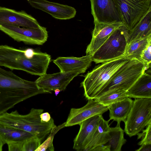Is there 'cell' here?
<instances>
[{
  "label": "cell",
  "mask_w": 151,
  "mask_h": 151,
  "mask_svg": "<svg viewBox=\"0 0 151 151\" xmlns=\"http://www.w3.org/2000/svg\"><path fill=\"white\" fill-rule=\"evenodd\" d=\"M133 101L129 97L108 106L109 120L120 123L125 122L132 107Z\"/></svg>",
  "instance_id": "cell-19"
},
{
  "label": "cell",
  "mask_w": 151,
  "mask_h": 151,
  "mask_svg": "<svg viewBox=\"0 0 151 151\" xmlns=\"http://www.w3.org/2000/svg\"><path fill=\"white\" fill-rule=\"evenodd\" d=\"M151 42V35L133 40L127 44L124 58L129 60H140L143 51Z\"/></svg>",
  "instance_id": "cell-22"
},
{
  "label": "cell",
  "mask_w": 151,
  "mask_h": 151,
  "mask_svg": "<svg viewBox=\"0 0 151 151\" xmlns=\"http://www.w3.org/2000/svg\"><path fill=\"white\" fill-rule=\"evenodd\" d=\"M102 114H98L83 121L79 125L80 128L74 139L73 148L83 151L91 141L96 130Z\"/></svg>",
  "instance_id": "cell-16"
},
{
  "label": "cell",
  "mask_w": 151,
  "mask_h": 151,
  "mask_svg": "<svg viewBox=\"0 0 151 151\" xmlns=\"http://www.w3.org/2000/svg\"><path fill=\"white\" fill-rule=\"evenodd\" d=\"M41 121L43 122H48L52 119L49 113H42L40 115Z\"/></svg>",
  "instance_id": "cell-32"
},
{
  "label": "cell",
  "mask_w": 151,
  "mask_h": 151,
  "mask_svg": "<svg viewBox=\"0 0 151 151\" xmlns=\"http://www.w3.org/2000/svg\"><path fill=\"white\" fill-rule=\"evenodd\" d=\"M32 7L42 10L55 18L67 20L74 17L76 9L67 5L50 1L47 0H27Z\"/></svg>",
  "instance_id": "cell-13"
},
{
  "label": "cell",
  "mask_w": 151,
  "mask_h": 151,
  "mask_svg": "<svg viewBox=\"0 0 151 151\" xmlns=\"http://www.w3.org/2000/svg\"><path fill=\"white\" fill-rule=\"evenodd\" d=\"M146 70L141 60H128L114 73L96 99L117 90L127 91Z\"/></svg>",
  "instance_id": "cell-4"
},
{
  "label": "cell",
  "mask_w": 151,
  "mask_h": 151,
  "mask_svg": "<svg viewBox=\"0 0 151 151\" xmlns=\"http://www.w3.org/2000/svg\"><path fill=\"white\" fill-rule=\"evenodd\" d=\"M124 26L129 31L151 9V0H115Z\"/></svg>",
  "instance_id": "cell-7"
},
{
  "label": "cell",
  "mask_w": 151,
  "mask_h": 151,
  "mask_svg": "<svg viewBox=\"0 0 151 151\" xmlns=\"http://www.w3.org/2000/svg\"><path fill=\"white\" fill-rule=\"evenodd\" d=\"M88 100L87 103L83 106L70 109L65 127L79 125L85 120L98 114L102 115L108 110V106L97 100L90 99Z\"/></svg>",
  "instance_id": "cell-12"
},
{
  "label": "cell",
  "mask_w": 151,
  "mask_h": 151,
  "mask_svg": "<svg viewBox=\"0 0 151 151\" xmlns=\"http://www.w3.org/2000/svg\"><path fill=\"white\" fill-rule=\"evenodd\" d=\"M145 71L127 91L131 98H151V75Z\"/></svg>",
  "instance_id": "cell-18"
},
{
  "label": "cell",
  "mask_w": 151,
  "mask_h": 151,
  "mask_svg": "<svg viewBox=\"0 0 151 151\" xmlns=\"http://www.w3.org/2000/svg\"><path fill=\"white\" fill-rule=\"evenodd\" d=\"M94 24L92 39L86 50V55H93L115 30L124 25L122 22L95 23Z\"/></svg>",
  "instance_id": "cell-14"
},
{
  "label": "cell",
  "mask_w": 151,
  "mask_h": 151,
  "mask_svg": "<svg viewBox=\"0 0 151 151\" xmlns=\"http://www.w3.org/2000/svg\"><path fill=\"white\" fill-rule=\"evenodd\" d=\"M4 145V144L0 137V151H2L3 147Z\"/></svg>",
  "instance_id": "cell-35"
},
{
  "label": "cell",
  "mask_w": 151,
  "mask_h": 151,
  "mask_svg": "<svg viewBox=\"0 0 151 151\" xmlns=\"http://www.w3.org/2000/svg\"><path fill=\"white\" fill-rule=\"evenodd\" d=\"M0 24L34 28H37L40 26L35 18L24 11H18L1 6Z\"/></svg>",
  "instance_id": "cell-15"
},
{
  "label": "cell",
  "mask_w": 151,
  "mask_h": 151,
  "mask_svg": "<svg viewBox=\"0 0 151 151\" xmlns=\"http://www.w3.org/2000/svg\"><path fill=\"white\" fill-rule=\"evenodd\" d=\"M151 123V98H135L124 122V132L129 137L137 135Z\"/></svg>",
  "instance_id": "cell-6"
},
{
  "label": "cell",
  "mask_w": 151,
  "mask_h": 151,
  "mask_svg": "<svg viewBox=\"0 0 151 151\" xmlns=\"http://www.w3.org/2000/svg\"><path fill=\"white\" fill-rule=\"evenodd\" d=\"M0 88L20 91L39 94L45 91L40 88L35 81L22 78L12 71L5 70L0 66Z\"/></svg>",
  "instance_id": "cell-11"
},
{
  "label": "cell",
  "mask_w": 151,
  "mask_h": 151,
  "mask_svg": "<svg viewBox=\"0 0 151 151\" xmlns=\"http://www.w3.org/2000/svg\"><path fill=\"white\" fill-rule=\"evenodd\" d=\"M23 142H13L7 144L9 151H22Z\"/></svg>",
  "instance_id": "cell-31"
},
{
  "label": "cell",
  "mask_w": 151,
  "mask_h": 151,
  "mask_svg": "<svg viewBox=\"0 0 151 151\" xmlns=\"http://www.w3.org/2000/svg\"><path fill=\"white\" fill-rule=\"evenodd\" d=\"M140 60L145 63L147 70L151 67V43L143 51L141 56Z\"/></svg>",
  "instance_id": "cell-29"
},
{
  "label": "cell",
  "mask_w": 151,
  "mask_h": 151,
  "mask_svg": "<svg viewBox=\"0 0 151 151\" xmlns=\"http://www.w3.org/2000/svg\"><path fill=\"white\" fill-rule=\"evenodd\" d=\"M128 97L127 91L119 89L104 95L95 99L104 105L108 106Z\"/></svg>",
  "instance_id": "cell-25"
},
{
  "label": "cell",
  "mask_w": 151,
  "mask_h": 151,
  "mask_svg": "<svg viewBox=\"0 0 151 151\" xmlns=\"http://www.w3.org/2000/svg\"><path fill=\"white\" fill-rule=\"evenodd\" d=\"M33 136L27 132L0 123V137L4 144L13 142H24Z\"/></svg>",
  "instance_id": "cell-20"
},
{
  "label": "cell",
  "mask_w": 151,
  "mask_h": 151,
  "mask_svg": "<svg viewBox=\"0 0 151 151\" xmlns=\"http://www.w3.org/2000/svg\"><path fill=\"white\" fill-rule=\"evenodd\" d=\"M110 121L109 119L106 121L102 117L91 141L85 149L92 146L104 145L108 142L110 137Z\"/></svg>",
  "instance_id": "cell-23"
},
{
  "label": "cell",
  "mask_w": 151,
  "mask_h": 151,
  "mask_svg": "<svg viewBox=\"0 0 151 151\" xmlns=\"http://www.w3.org/2000/svg\"><path fill=\"white\" fill-rule=\"evenodd\" d=\"M84 73L81 70L51 74H46L40 77L35 81L38 87L47 92L51 93L56 89L61 91L65 90L73 79L78 74Z\"/></svg>",
  "instance_id": "cell-10"
},
{
  "label": "cell",
  "mask_w": 151,
  "mask_h": 151,
  "mask_svg": "<svg viewBox=\"0 0 151 151\" xmlns=\"http://www.w3.org/2000/svg\"><path fill=\"white\" fill-rule=\"evenodd\" d=\"M65 122L54 127L50 131L49 135L45 140L35 150V151H54L53 142L55 135L60 129L65 127Z\"/></svg>",
  "instance_id": "cell-26"
},
{
  "label": "cell",
  "mask_w": 151,
  "mask_h": 151,
  "mask_svg": "<svg viewBox=\"0 0 151 151\" xmlns=\"http://www.w3.org/2000/svg\"><path fill=\"white\" fill-rule=\"evenodd\" d=\"M90 1L91 14L93 18L94 23L115 22H123L115 0Z\"/></svg>",
  "instance_id": "cell-9"
},
{
  "label": "cell",
  "mask_w": 151,
  "mask_h": 151,
  "mask_svg": "<svg viewBox=\"0 0 151 151\" xmlns=\"http://www.w3.org/2000/svg\"><path fill=\"white\" fill-rule=\"evenodd\" d=\"M141 147L136 150V151H151V144H143L141 145Z\"/></svg>",
  "instance_id": "cell-34"
},
{
  "label": "cell",
  "mask_w": 151,
  "mask_h": 151,
  "mask_svg": "<svg viewBox=\"0 0 151 151\" xmlns=\"http://www.w3.org/2000/svg\"><path fill=\"white\" fill-rule=\"evenodd\" d=\"M128 60L123 58L103 63L87 73L81 84L85 98L95 99L114 73Z\"/></svg>",
  "instance_id": "cell-2"
},
{
  "label": "cell",
  "mask_w": 151,
  "mask_h": 151,
  "mask_svg": "<svg viewBox=\"0 0 151 151\" xmlns=\"http://www.w3.org/2000/svg\"><path fill=\"white\" fill-rule=\"evenodd\" d=\"M151 35V9H150L133 29L128 31V44L135 40L143 38Z\"/></svg>",
  "instance_id": "cell-21"
},
{
  "label": "cell",
  "mask_w": 151,
  "mask_h": 151,
  "mask_svg": "<svg viewBox=\"0 0 151 151\" xmlns=\"http://www.w3.org/2000/svg\"><path fill=\"white\" fill-rule=\"evenodd\" d=\"M54 91L55 92V94L56 96H57L60 92L61 91L60 90L58 89H55Z\"/></svg>",
  "instance_id": "cell-36"
},
{
  "label": "cell",
  "mask_w": 151,
  "mask_h": 151,
  "mask_svg": "<svg viewBox=\"0 0 151 151\" xmlns=\"http://www.w3.org/2000/svg\"><path fill=\"white\" fill-rule=\"evenodd\" d=\"M92 62L91 55H90L79 58L59 57L53 60L62 72L81 70L85 73Z\"/></svg>",
  "instance_id": "cell-17"
},
{
  "label": "cell",
  "mask_w": 151,
  "mask_h": 151,
  "mask_svg": "<svg viewBox=\"0 0 151 151\" xmlns=\"http://www.w3.org/2000/svg\"><path fill=\"white\" fill-rule=\"evenodd\" d=\"M128 30L124 25L115 30L91 55L96 64L124 58L128 44Z\"/></svg>",
  "instance_id": "cell-5"
},
{
  "label": "cell",
  "mask_w": 151,
  "mask_h": 151,
  "mask_svg": "<svg viewBox=\"0 0 151 151\" xmlns=\"http://www.w3.org/2000/svg\"><path fill=\"white\" fill-rule=\"evenodd\" d=\"M146 127L145 129L142 130V132L139 133L137 134L138 135L137 139L142 138V140L138 144L139 145L143 144H151V123Z\"/></svg>",
  "instance_id": "cell-28"
},
{
  "label": "cell",
  "mask_w": 151,
  "mask_h": 151,
  "mask_svg": "<svg viewBox=\"0 0 151 151\" xmlns=\"http://www.w3.org/2000/svg\"><path fill=\"white\" fill-rule=\"evenodd\" d=\"M23 50L24 55L28 58L33 57L35 52L33 49L31 48H28Z\"/></svg>",
  "instance_id": "cell-33"
},
{
  "label": "cell",
  "mask_w": 151,
  "mask_h": 151,
  "mask_svg": "<svg viewBox=\"0 0 151 151\" xmlns=\"http://www.w3.org/2000/svg\"><path fill=\"white\" fill-rule=\"evenodd\" d=\"M41 142L37 137L33 136L23 142L22 151H35L40 145Z\"/></svg>",
  "instance_id": "cell-27"
},
{
  "label": "cell",
  "mask_w": 151,
  "mask_h": 151,
  "mask_svg": "<svg viewBox=\"0 0 151 151\" xmlns=\"http://www.w3.org/2000/svg\"><path fill=\"white\" fill-rule=\"evenodd\" d=\"M43 66L41 56L35 53L31 58H27L23 50L7 45H0V66L11 70L24 71L31 74L37 75Z\"/></svg>",
  "instance_id": "cell-3"
},
{
  "label": "cell",
  "mask_w": 151,
  "mask_h": 151,
  "mask_svg": "<svg viewBox=\"0 0 151 151\" xmlns=\"http://www.w3.org/2000/svg\"><path fill=\"white\" fill-rule=\"evenodd\" d=\"M124 131L120 126V123H117L114 127H110V137L108 142L110 151H120L122 146L127 140L124 137Z\"/></svg>",
  "instance_id": "cell-24"
},
{
  "label": "cell",
  "mask_w": 151,
  "mask_h": 151,
  "mask_svg": "<svg viewBox=\"0 0 151 151\" xmlns=\"http://www.w3.org/2000/svg\"><path fill=\"white\" fill-rule=\"evenodd\" d=\"M83 151H110V148L108 145L105 144L87 148Z\"/></svg>",
  "instance_id": "cell-30"
},
{
  "label": "cell",
  "mask_w": 151,
  "mask_h": 151,
  "mask_svg": "<svg viewBox=\"0 0 151 151\" xmlns=\"http://www.w3.org/2000/svg\"><path fill=\"white\" fill-rule=\"evenodd\" d=\"M0 30L15 41L27 44L42 45L48 37L46 28L40 25L34 28L0 24Z\"/></svg>",
  "instance_id": "cell-8"
},
{
  "label": "cell",
  "mask_w": 151,
  "mask_h": 151,
  "mask_svg": "<svg viewBox=\"0 0 151 151\" xmlns=\"http://www.w3.org/2000/svg\"><path fill=\"white\" fill-rule=\"evenodd\" d=\"M43 111V109L32 108L25 115L19 114L17 110L6 112L0 116V123L29 132L42 141L56 126L52 118L48 122L41 121L40 115Z\"/></svg>",
  "instance_id": "cell-1"
}]
</instances>
